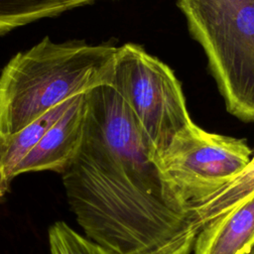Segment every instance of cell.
<instances>
[{"instance_id": "obj_4", "label": "cell", "mask_w": 254, "mask_h": 254, "mask_svg": "<svg viewBox=\"0 0 254 254\" xmlns=\"http://www.w3.org/2000/svg\"><path fill=\"white\" fill-rule=\"evenodd\" d=\"M128 104L154 158L192 119L174 70L142 46L117 47L111 81Z\"/></svg>"}, {"instance_id": "obj_2", "label": "cell", "mask_w": 254, "mask_h": 254, "mask_svg": "<svg viewBox=\"0 0 254 254\" xmlns=\"http://www.w3.org/2000/svg\"><path fill=\"white\" fill-rule=\"evenodd\" d=\"M226 110L254 122V0H177Z\"/></svg>"}, {"instance_id": "obj_11", "label": "cell", "mask_w": 254, "mask_h": 254, "mask_svg": "<svg viewBox=\"0 0 254 254\" xmlns=\"http://www.w3.org/2000/svg\"><path fill=\"white\" fill-rule=\"evenodd\" d=\"M250 161H254V153L252 154V157H251V160Z\"/></svg>"}, {"instance_id": "obj_9", "label": "cell", "mask_w": 254, "mask_h": 254, "mask_svg": "<svg viewBox=\"0 0 254 254\" xmlns=\"http://www.w3.org/2000/svg\"><path fill=\"white\" fill-rule=\"evenodd\" d=\"M51 254H115L107 247L85 238L64 221L54 223L49 229Z\"/></svg>"}, {"instance_id": "obj_8", "label": "cell", "mask_w": 254, "mask_h": 254, "mask_svg": "<svg viewBox=\"0 0 254 254\" xmlns=\"http://www.w3.org/2000/svg\"><path fill=\"white\" fill-rule=\"evenodd\" d=\"M96 1L100 0H0V36Z\"/></svg>"}, {"instance_id": "obj_6", "label": "cell", "mask_w": 254, "mask_h": 254, "mask_svg": "<svg viewBox=\"0 0 254 254\" xmlns=\"http://www.w3.org/2000/svg\"><path fill=\"white\" fill-rule=\"evenodd\" d=\"M254 245V194L206 223L197 233L193 254H247Z\"/></svg>"}, {"instance_id": "obj_5", "label": "cell", "mask_w": 254, "mask_h": 254, "mask_svg": "<svg viewBox=\"0 0 254 254\" xmlns=\"http://www.w3.org/2000/svg\"><path fill=\"white\" fill-rule=\"evenodd\" d=\"M86 112V93L74 96L68 108L17 166L13 177L27 172L46 170L63 174L81 146Z\"/></svg>"}, {"instance_id": "obj_3", "label": "cell", "mask_w": 254, "mask_h": 254, "mask_svg": "<svg viewBox=\"0 0 254 254\" xmlns=\"http://www.w3.org/2000/svg\"><path fill=\"white\" fill-rule=\"evenodd\" d=\"M252 150L245 139L208 132L192 120L155 158L169 190L190 207L218 192L248 165Z\"/></svg>"}, {"instance_id": "obj_7", "label": "cell", "mask_w": 254, "mask_h": 254, "mask_svg": "<svg viewBox=\"0 0 254 254\" xmlns=\"http://www.w3.org/2000/svg\"><path fill=\"white\" fill-rule=\"evenodd\" d=\"M254 194V161L226 187L189 210V223L193 235L209 221L224 214Z\"/></svg>"}, {"instance_id": "obj_10", "label": "cell", "mask_w": 254, "mask_h": 254, "mask_svg": "<svg viewBox=\"0 0 254 254\" xmlns=\"http://www.w3.org/2000/svg\"><path fill=\"white\" fill-rule=\"evenodd\" d=\"M247 254H254V245L251 247V249L249 250V252Z\"/></svg>"}, {"instance_id": "obj_12", "label": "cell", "mask_w": 254, "mask_h": 254, "mask_svg": "<svg viewBox=\"0 0 254 254\" xmlns=\"http://www.w3.org/2000/svg\"><path fill=\"white\" fill-rule=\"evenodd\" d=\"M2 194H3V192H2V191H1V190H0V196H1V195H2Z\"/></svg>"}, {"instance_id": "obj_1", "label": "cell", "mask_w": 254, "mask_h": 254, "mask_svg": "<svg viewBox=\"0 0 254 254\" xmlns=\"http://www.w3.org/2000/svg\"><path fill=\"white\" fill-rule=\"evenodd\" d=\"M117 47L45 37L16 54L0 73V138L12 135L60 103L111 83Z\"/></svg>"}]
</instances>
